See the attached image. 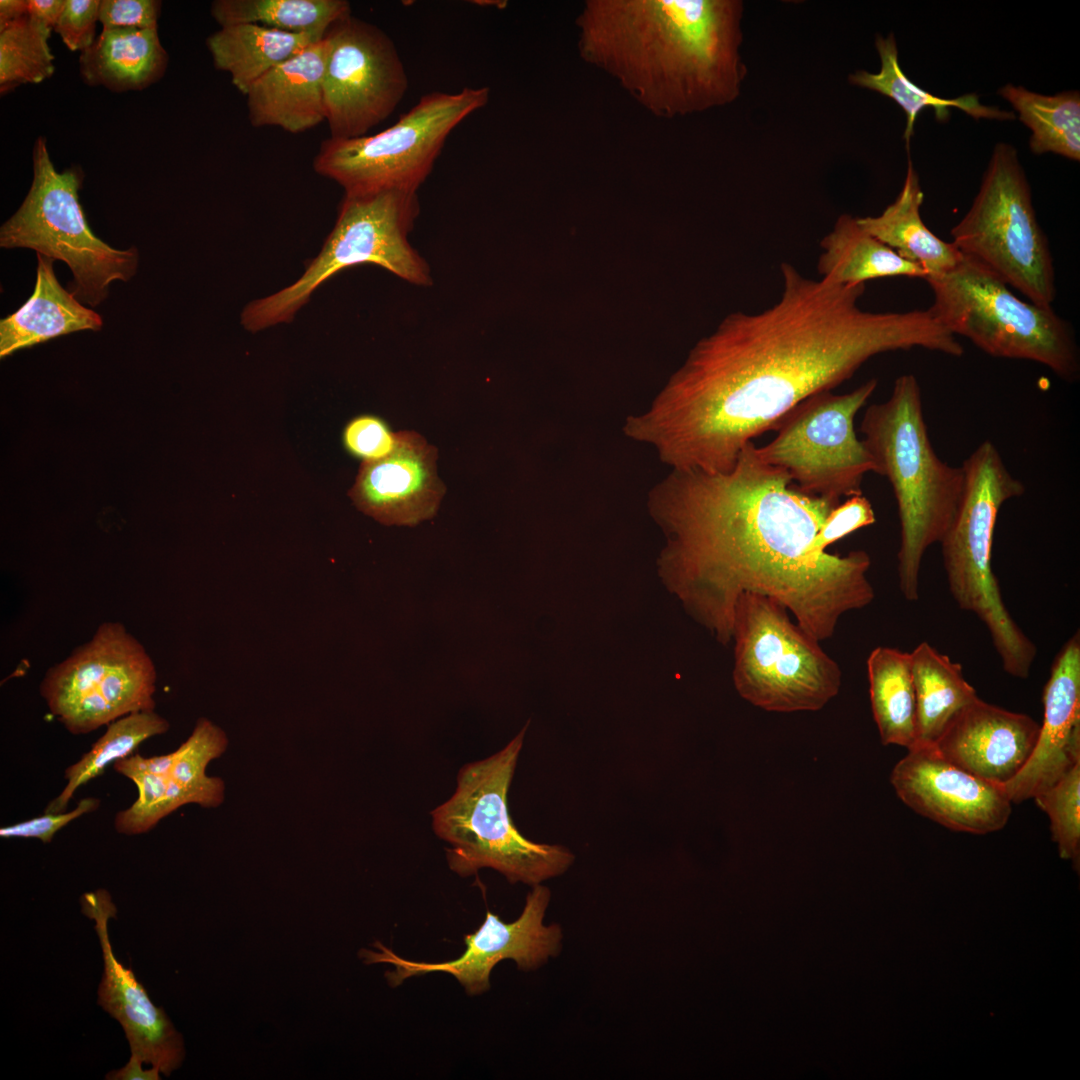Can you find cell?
<instances>
[{
	"label": "cell",
	"mask_w": 1080,
	"mask_h": 1080,
	"mask_svg": "<svg viewBox=\"0 0 1080 1080\" xmlns=\"http://www.w3.org/2000/svg\"><path fill=\"white\" fill-rule=\"evenodd\" d=\"M780 272L774 305L727 316L650 407L627 417L625 435L653 448L671 470H730L741 449L796 404L842 384L876 355L963 354L929 308L865 311L858 305L865 284L811 279L787 262Z\"/></svg>",
	"instance_id": "6da1fadb"
},
{
	"label": "cell",
	"mask_w": 1080,
	"mask_h": 1080,
	"mask_svg": "<svg viewBox=\"0 0 1080 1080\" xmlns=\"http://www.w3.org/2000/svg\"><path fill=\"white\" fill-rule=\"evenodd\" d=\"M840 502L801 491L762 460L753 441L728 471L671 470L648 500L666 536L659 575L720 644L732 641L744 593L778 601L805 632L827 640L844 614L875 598L866 551L840 555L815 546Z\"/></svg>",
	"instance_id": "7a4b0ae2"
},
{
	"label": "cell",
	"mask_w": 1080,
	"mask_h": 1080,
	"mask_svg": "<svg viewBox=\"0 0 1080 1080\" xmlns=\"http://www.w3.org/2000/svg\"><path fill=\"white\" fill-rule=\"evenodd\" d=\"M742 16L739 0H592L578 47L654 114L683 116L738 98Z\"/></svg>",
	"instance_id": "3957f363"
},
{
	"label": "cell",
	"mask_w": 1080,
	"mask_h": 1080,
	"mask_svg": "<svg viewBox=\"0 0 1080 1080\" xmlns=\"http://www.w3.org/2000/svg\"><path fill=\"white\" fill-rule=\"evenodd\" d=\"M860 431L875 473L888 479L896 499L900 591L906 600L917 601L923 557L931 545L940 543L956 515L964 471L936 454L913 374L899 376L887 400L867 407Z\"/></svg>",
	"instance_id": "277c9868"
},
{
	"label": "cell",
	"mask_w": 1080,
	"mask_h": 1080,
	"mask_svg": "<svg viewBox=\"0 0 1080 1080\" xmlns=\"http://www.w3.org/2000/svg\"><path fill=\"white\" fill-rule=\"evenodd\" d=\"M528 725L500 751L465 764L452 796L430 812L434 833L450 845L447 864L461 877L491 868L511 884L533 887L562 875L575 860L562 845L526 839L509 813L508 791Z\"/></svg>",
	"instance_id": "5b68a950"
},
{
	"label": "cell",
	"mask_w": 1080,
	"mask_h": 1080,
	"mask_svg": "<svg viewBox=\"0 0 1080 1080\" xmlns=\"http://www.w3.org/2000/svg\"><path fill=\"white\" fill-rule=\"evenodd\" d=\"M961 467L962 497L940 541L948 587L958 606L985 624L1004 671L1025 679L1037 648L1007 610L991 564L999 510L1022 496L1025 485L1011 474L990 440L978 445Z\"/></svg>",
	"instance_id": "8992f818"
},
{
	"label": "cell",
	"mask_w": 1080,
	"mask_h": 1080,
	"mask_svg": "<svg viewBox=\"0 0 1080 1080\" xmlns=\"http://www.w3.org/2000/svg\"><path fill=\"white\" fill-rule=\"evenodd\" d=\"M420 206L417 192L344 193L336 222L320 252L293 283L248 302L240 315L256 333L293 321L324 283L345 269L377 265L417 286L432 285L430 267L409 242Z\"/></svg>",
	"instance_id": "52a82bcc"
},
{
	"label": "cell",
	"mask_w": 1080,
	"mask_h": 1080,
	"mask_svg": "<svg viewBox=\"0 0 1080 1080\" xmlns=\"http://www.w3.org/2000/svg\"><path fill=\"white\" fill-rule=\"evenodd\" d=\"M925 281L933 293L929 310L954 336L993 357L1032 361L1067 382L1078 379L1074 331L1052 306L1021 300L996 275L964 256L947 273Z\"/></svg>",
	"instance_id": "ba28073f"
},
{
	"label": "cell",
	"mask_w": 1080,
	"mask_h": 1080,
	"mask_svg": "<svg viewBox=\"0 0 1080 1080\" xmlns=\"http://www.w3.org/2000/svg\"><path fill=\"white\" fill-rule=\"evenodd\" d=\"M950 234L964 257L1028 301L1052 306L1057 294L1054 260L1014 146L995 145L969 210Z\"/></svg>",
	"instance_id": "9c48e42d"
},
{
	"label": "cell",
	"mask_w": 1080,
	"mask_h": 1080,
	"mask_svg": "<svg viewBox=\"0 0 1080 1080\" xmlns=\"http://www.w3.org/2000/svg\"><path fill=\"white\" fill-rule=\"evenodd\" d=\"M732 641L735 689L758 708L817 711L840 691L839 664L772 598L754 593L739 597Z\"/></svg>",
	"instance_id": "30bf717a"
},
{
	"label": "cell",
	"mask_w": 1080,
	"mask_h": 1080,
	"mask_svg": "<svg viewBox=\"0 0 1080 1080\" xmlns=\"http://www.w3.org/2000/svg\"><path fill=\"white\" fill-rule=\"evenodd\" d=\"M83 173L79 168L56 170L46 139L33 148V180L18 210L1 226L0 246L29 248L65 262L72 271L71 293L97 306L113 281H128L137 270L139 254L111 247L89 227L79 201Z\"/></svg>",
	"instance_id": "8fae6325"
},
{
	"label": "cell",
	"mask_w": 1080,
	"mask_h": 1080,
	"mask_svg": "<svg viewBox=\"0 0 1080 1080\" xmlns=\"http://www.w3.org/2000/svg\"><path fill=\"white\" fill-rule=\"evenodd\" d=\"M488 87L423 95L387 129L352 139L328 138L313 168L343 187L344 193L382 190L417 192L431 173L447 137L466 117L484 107Z\"/></svg>",
	"instance_id": "7c38bea8"
},
{
	"label": "cell",
	"mask_w": 1080,
	"mask_h": 1080,
	"mask_svg": "<svg viewBox=\"0 0 1080 1080\" xmlns=\"http://www.w3.org/2000/svg\"><path fill=\"white\" fill-rule=\"evenodd\" d=\"M156 669L142 644L118 622L101 624L44 676L40 693L72 734H87L133 712L155 710Z\"/></svg>",
	"instance_id": "4fadbf2b"
},
{
	"label": "cell",
	"mask_w": 1080,
	"mask_h": 1080,
	"mask_svg": "<svg viewBox=\"0 0 1080 1080\" xmlns=\"http://www.w3.org/2000/svg\"><path fill=\"white\" fill-rule=\"evenodd\" d=\"M877 385L872 378L845 394L829 390L803 399L778 422L774 439L757 447L760 457L786 471L804 493L837 501L861 494L875 465L854 419Z\"/></svg>",
	"instance_id": "5bb4252c"
},
{
	"label": "cell",
	"mask_w": 1080,
	"mask_h": 1080,
	"mask_svg": "<svg viewBox=\"0 0 1080 1080\" xmlns=\"http://www.w3.org/2000/svg\"><path fill=\"white\" fill-rule=\"evenodd\" d=\"M325 38L323 95L330 137L365 136L394 112L408 90L401 57L384 30L352 14L335 22Z\"/></svg>",
	"instance_id": "9a60e30c"
},
{
	"label": "cell",
	"mask_w": 1080,
	"mask_h": 1080,
	"mask_svg": "<svg viewBox=\"0 0 1080 1080\" xmlns=\"http://www.w3.org/2000/svg\"><path fill=\"white\" fill-rule=\"evenodd\" d=\"M550 898L549 888L538 884L527 894L523 911L516 920L504 922L497 914L487 911L481 926L465 936V951L454 960L436 963L407 960L379 941L374 943L379 952L362 949L359 956L367 965L392 964L395 969L385 974L392 988L413 976L444 972L452 975L469 996L480 995L489 990L492 969L500 961L510 959L519 970L532 971L559 955L562 929L558 924L544 923Z\"/></svg>",
	"instance_id": "2e32d148"
},
{
	"label": "cell",
	"mask_w": 1080,
	"mask_h": 1080,
	"mask_svg": "<svg viewBox=\"0 0 1080 1080\" xmlns=\"http://www.w3.org/2000/svg\"><path fill=\"white\" fill-rule=\"evenodd\" d=\"M890 781L904 804L954 831L992 833L1005 827L1012 812L1002 786L956 766L933 746L909 749Z\"/></svg>",
	"instance_id": "e0dca14e"
},
{
	"label": "cell",
	"mask_w": 1080,
	"mask_h": 1080,
	"mask_svg": "<svg viewBox=\"0 0 1080 1080\" xmlns=\"http://www.w3.org/2000/svg\"><path fill=\"white\" fill-rule=\"evenodd\" d=\"M80 903L82 913L95 923L102 951L98 1004L122 1026L131 1055L170 1076L184 1060L183 1038L163 1008L151 1001L133 970L116 958L108 923L116 918L117 908L110 893L105 889L87 892Z\"/></svg>",
	"instance_id": "ac0fdd59"
},
{
	"label": "cell",
	"mask_w": 1080,
	"mask_h": 1080,
	"mask_svg": "<svg viewBox=\"0 0 1080 1080\" xmlns=\"http://www.w3.org/2000/svg\"><path fill=\"white\" fill-rule=\"evenodd\" d=\"M397 436L389 455L362 462L349 497L384 525L414 526L435 516L446 486L437 472V448L415 431Z\"/></svg>",
	"instance_id": "d6986e66"
},
{
	"label": "cell",
	"mask_w": 1080,
	"mask_h": 1080,
	"mask_svg": "<svg viewBox=\"0 0 1080 1080\" xmlns=\"http://www.w3.org/2000/svg\"><path fill=\"white\" fill-rule=\"evenodd\" d=\"M1044 717L1033 752L1002 786L1012 803L1034 798L1080 763V634L1062 646L1043 690Z\"/></svg>",
	"instance_id": "ffe728a7"
},
{
	"label": "cell",
	"mask_w": 1080,
	"mask_h": 1080,
	"mask_svg": "<svg viewBox=\"0 0 1080 1080\" xmlns=\"http://www.w3.org/2000/svg\"><path fill=\"white\" fill-rule=\"evenodd\" d=\"M1040 724L975 698L947 725L932 745L945 759L988 782L1004 786L1024 767Z\"/></svg>",
	"instance_id": "44dd1931"
},
{
	"label": "cell",
	"mask_w": 1080,
	"mask_h": 1080,
	"mask_svg": "<svg viewBox=\"0 0 1080 1080\" xmlns=\"http://www.w3.org/2000/svg\"><path fill=\"white\" fill-rule=\"evenodd\" d=\"M226 733L206 718H200L191 735L169 757L132 756L130 779L152 819H161L186 804L213 808L225 797V784L206 774L208 764L226 751Z\"/></svg>",
	"instance_id": "7402d4cb"
},
{
	"label": "cell",
	"mask_w": 1080,
	"mask_h": 1080,
	"mask_svg": "<svg viewBox=\"0 0 1080 1080\" xmlns=\"http://www.w3.org/2000/svg\"><path fill=\"white\" fill-rule=\"evenodd\" d=\"M327 55L324 37L256 81L245 95L251 125L301 133L325 121Z\"/></svg>",
	"instance_id": "603a6c76"
},
{
	"label": "cell",
	"mask_w": 1080,
	"mask_h": 1080,
	"mask_svg": "<svg viewBox=\"0 0 1080 1080\" xmlns=\"http://www.w3.org/2000/svg\"><path fill=\"white\" fill-rule=\"evenodd\" d=\"M36 283L30 298L0 321V356L81 330L98 331L102 317L86 308L57 280L54 259L37 253Z\"/></svg>",
	"instance_id": "cb8c5ba5"
},
{
	"label": "cell",
	"mask_w": 1080,
	"mask_h": 1080,
	"mask_svg": "<svg viewBox=\"0 0 1080 1080\" xmlns=\"http://www.w3.org/2000/svg\"><path fill=\"white\" fill-rule=\"evenodd\" d=\"M167 65L158 28L103 29L79 57L83 81L114 92L150 86L164 76Z\"/></svg>",
	"instance_id": "d4e9b609"
},
{
	"label": "cell",
	"mask_w": 1080,
	"mask_h": 1080,
	"mask_svg": "<svg viewBox=\"0 0 1080 1080\" xmlns=\"http://www.w3.org/2000/svg\"><path fill=\"white\" fill-rule=\"evenodd\" d=\"M923 199L918 172L909 158L896 199L881 214L859 217L857 222L901 257L921 266L928 279L953 269L963 255L952 242L940 239L925 225L920 214Z\"/></svg>",
	"instance_id": "484cf974"
},
{
	"label": "cell",
	"mask_w": 1080,
	"mask_h": 1080,
	"mask_svg": "<svg viewBox=\"0 0 1080 1080\" xmlns=\"http://www.w3.org/2000/svg\"><path fill=\"white\" fill-rule=\"evenodd\" d=\"M820 248L818 274L835 284L854 286L889 277L927 278L921 266L901 257L847 213L837 218L833 229L821 239Z\"/></svg>",
	"instance_id": "4316f807"
},
{
	"label": "cell",
	"mask_w": 1080,
	"mask_h": 1080,
	"mask_svg": "<svg viewBox=\"0 0 1080 1080\" xmlns=\"http://www.w3.org/2000/svg\"><path fill=\"white\" fill-rule=\"evenodd\" d=\"M320 40L309 34L244 23L221 27L206 43L214 66L229 73L232 84L246 95L266 73Z\"/></svg>",
	"instance_id": "83f0119b"
},
{
	"label": "cell",
	"mask_w": 1080,
	"mask_h": 1080,
	"mask_svg": "<svg viewBox=\"0 0 1080 1080\" xmlns=\"http://www.w3.org/2000/svg\"><path fill=\"white\" fill-rule=\"evenodd\" d=\"M875 47L880 58L879 71L872 73L857 70L849 75L848 81L853 86L889 97L903 109L906 115L904 139L907 144L913 134L919 113L927 108L934 110L935 117L940 122L948 120L951 108H958L977 120L1015 119V113L1012 111L982 104L976 93H968L956 98H942L917 86L901 69L897 42L893 33L885 37L877 35Z\"/></svg>",
	"instance_id": "f1b7e54d"
},
{
	"label": "cell",
	"mask_w": 1080,
	"mask_h": 1080,
	"mask_svg": "<svg viewBox=\"0 0 1080 1080\" xmlns=\"http://www.w3.org/2000/svg\"><path fill=\"white\" fill-rule=\"evenodd\" d=\"M916 699V746H932L950 721L977 693L963 676L962 666L928 642L911 652Z\"/></svg>",
	"instance_id": "f546056e"
},
{
	"label": "cell",
	"mask_w": 1080,
	"mask_h": 1080,
	"mask_svg": "<svg viewBox=\"0 0 1080 1080\" xmlns=\"http://www.w3.org/2000/svg\"><path fill=\"white\" fill-rule=\"evenodd\" d=\"M874 721L883 745L913 748L916 699L910 652L879 646L866 661Z\"/></svg>",
	"instance_id": "4dcf8cb0"
},
{
	"label": "cell",
	"mask_w": 1080,
	"mask_h": 1080,
	"mask_svg": "<svg viewBox=\"0 0 1080 1080\" xmlns=\"http://www.w3.org/2000/svg\"><path fill=\"white\" fill-rule=\"evenodd\" d=\"M998 94L1012 105L1019 120L1031 130L1029 148L1034 154L1053 152L1079 161V91L1045 95L1023 86L1006 84Z\"/></svg>",
	"instance_id": "1f68e13d"
},
{
	"label": "cell",
	"mask_w": 1080,
	"mask_h": 1080,
	"mask_svg": "<svg viewBox=\"0 0 1080 1080\" xmlns=\"http://www.w3.org/2000/svg\"><path fill=\"white\" fill-rule=\"evenodd\" d=\"M350 14V3L345 0H216L211 4V15L221 27L258 24L318 39Z\"/></svg>",
	"instance_id": "d6a6232c"
},
{
	"label": "cell",
	"mask_w": 1080,
	"mask_h": 1080,
	"mask_svg": "<svg viewBox=\"0 0 1080 1080\" xmlns=\"http://www.w3.org/2000/svg\"><path fill=\"white\" fill-rule=\"evenodd\" d=\"M168 729V721L155 710L133 712L108 724L91 749L65 770L67 783L48 803L45 813L66 811L68 802L80 786L101 775L111 763L131 756L143 741Z\"/></svg>",
	"instance_id": "836d02e7"
},
{
	"label": "cell",
	"mask_w": 1080,
	"mask_h": 1080,
	"mask_svg": "<svg viewBox=\"0 0 1080 1080\" xmlns=\"http://www.w3.org/2000/svg\"><path fill=\"white\" fill-rule=\"evenodd\" d=\"M51 30L28 13L0 29L1 95L53 75L54 55L48 44Z\"/></svg>",
	"instance_id": "e575fe53"
},
{
	"label": "cell",
	"mask_w": 1080,
	"mask_h": 1080,
	"mask_svg": "<svg viewBox=\"0 0 1080 1080\" xmlns=\"http://www.w3.org/2000/svg\"><path fill=\"white\" fill-rule=\"evenodd\" d=\"M1049 817L1054 842L1063 858H1077L1080 845V763L1033 798Z\"/></svg>",
	"instance_id": "d590c367"
},
{
	"label": "cell",
	"mask_w": 1080,
	"mask_h": 1080,
	"mask_svg": "<svg viewBox=\"0 0 1080 1080\" xmlns=\"http://www.w3.org/2000/svg\"><path fill=\"white\" fill-rule=\"evenodd\" d=\"M397 432H392L379 418L361 415L352 419L343 433L348 451L363 461L378 460L389 455L397 444Z\"/></svg>",
	"instance_id": "8d00e7d4"
},
{
	"label": "cell",
	"mask_w": 1080,
	"mask_h": 1080,
	"mask_svg": "<svg viewBox=\"0 0 1080 1080\" xmlns=\"http://www.w3.org/2000/svg\"><path fill=\"white\" fill-rule=\"evenodd\" d=\"M876 522L873 507L862 493L848 497L835 506L817 533L815 546L820 551L856 530Z\"/></svg>",
	"instance_id": "74e56055"
},
{
	"label": "cell",
	"mask_w": 1080,
	"mask_h": 1080,
	"mask_svg": "<svg viewBox=\"0 0 1080 1080\" xmlns=\"http://www.w3.org/2000/svg\"><path fill=\"white\" fill-rule=\"evenodd\" d=\"M99 7V0H65L53 30L69 50L82 52L95 42Z\"/></svg>",
	"instance_id": "f35d334b"
},
{
	"label": "cell",
	"mask_w": 1080,
	"mask_h": 1080,
	"mask_svg": "<svg viewBox=\"0 0 1080 1080\" xmlns=\"http://www.w3.org/2000/svg\"><path fill=\"white\" fill-rule=\"evenodd\" d=\"M100 800L94 797L81 799L73 810L60 813H44L16 824L0 828L2 838H37L43 843H50L54 835L73 820L95 811Z\"/></svg>",
	"instance_id": "ab89813d"
},
{
	"label": "cell",
	"mask_w": 1080,
	"mask_h": 1080,
	"mask_svg": "<svg viewBox=\"0 0 1080 1080\" xmlns=\"http://www.w3.org/2000/svg\"><path fill=\"white\" fill-rule=\"evenodd\" d=\"M161 5L158 0H101L99 22L103 29L158 28Z\"/></svg>",
	"instance_id": "60d3db41"
},
{
	"label": "cell",
	"mask_w": 1080,
	"mask_h": 1080,
	"mask_svg": "<svg viewBox=\"0 0 1080 1080\" xmlns=\"http://www.w3.org/2000/svg\"><path fill=\"white\" fill-rule=\"evenodd\" d=\"M65 5V0H28V15L54 29Z\"/></svg>",
	"instance_id": "b9f144b4"
},
{
	"label": "cell",
	"mask_w": 1080,
	"mask_h": 1080,
	"mask_svg": "<svg viewBox=\"0 0 1080 1080\" xmlns=\"http://www.w3.org/2000/svg\"><path fill=\"white\" fill-rule=\"evenodd\" d=\"M143 1062L137 1059L135 1056H130L126 1065L118 1070L109 1072L106 1075L108 1080H160V1071L156 1067L151 1066L149 1069H143Z\"/></svg>",
	"instance_id": "7bdbcfd3"
},
{
	"label": "cell",
	"mask_w": 1080,
	"mask_h": 1080,
	"mask_svg": "<svg viewBox=\"0 0 1080 1080\" xmlns=\"http://www.w3.org/2000/svg\"><path fill=\"white\" fill-rule=\"evenodd\" d=\"M28 0L0 1V29L27 15Z\"/></svg>",
	"instance_id": "ee69618b"
}]
</instances>
